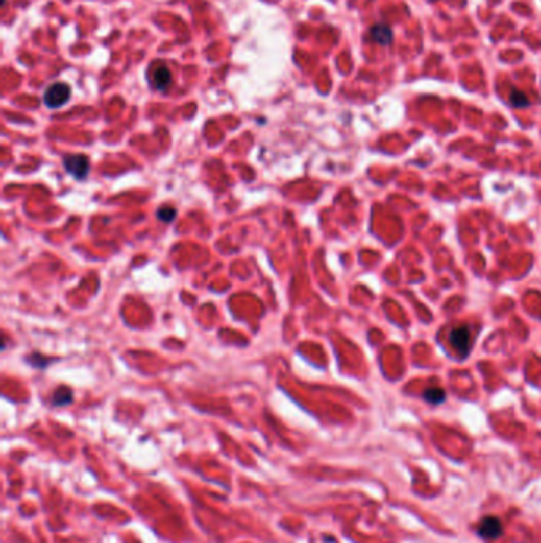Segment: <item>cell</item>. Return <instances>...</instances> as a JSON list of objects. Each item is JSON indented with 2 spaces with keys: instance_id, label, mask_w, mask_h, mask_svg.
I'll return each mask as SVG.
<instances>
[{
  "instance_id": "obj_10",
  "label": "cell",
  "mask_w": 541,
  "mask_h": 543,
  "mask_svg": "<svg viewBox=\"0 0 541 543\" xmlns=\"http://www.w3.org/2000/svg\"><path fill=\"white\" fill-rule=\"evenodd\" d=\"M175 216H177V211H175V208H171V207H162L157 211V218L164 223H171Z\"/></svg>"
},
{
  "instance_id": "obj_9",
  "label": "cell",
  "mask_w": 541,
  "mask_h": 543,
  "mask_svg": "<svg viewBox=\"0 0 541 543\" xmlns=\"http://www.w3.org/2000/svg\"><path fill=\"white\" fill-rule=\"evenodd\" d=\"M509 102H511V105L516 107V108H524V107H527V105L530 104L529 97L525 96L522 91H518V89L511 91V94H509Z\"/></svg>"
},
{
  "instance_id": "obj_6",
  "label": "cell",
  "mask_w": 541,
  "mask_h": 543,
  "mask_svg": "<svg viewBox=\"0 0 541 543\" xmlns=\"http://www.w3.org/2000/svg\"><path fill=\"white\" fill-rule=\"evenodd\" d=\"M370 37H372L373 41L378 43V45L386 46V45H390V43H392L394 34H392V29H390L387 24L379 22V24L372 26V29H370Z\"/></svg>"
},
{
  "instance_id": "obj_1",
  "label": "cell",
  "mask_w": 541,
  "mask_h": 543,
  "mask_svg": "<svg viewBox=\"0 0 541 543\" xmlns=\"http://www.w3.org/2000/svg\"><path fill=\"white\" fill-rule=\"evenodd\" d=\"M503 531H505V526L502 520L495 515L481 518L476 526V534L484 540H497L503 535Z\"/></svg>"
},
{
  "instance_id": "obj_2",
  "label": "cell",
  "mask_w": 541,
  "mask_h": 543,
  "mask_svg": "<svg viewBox=\"0 0 541 543\" xmlns=\"http://www.w3.org/2000/svg\"><path fill=\"white\" fill-rule=\"evenodd\" d=\"M70 96H71V91H70L68 84H65V83H54L45 91L43 100H45L46 107L59 108V107L65 105L67 102L70 100Z\"/></svg>"
},
{
  "instance_id": "obj_11",
  "label": "cell",
  "mask_w": 541,
  "mask_h": 543,
  "mask_svg": "<svg viewBox=\"0 0 541 543\" xmlns=\"http://www.w3.org/2000/svg\"><path fill=\"white\" fill-rule=\"evenodd\" d=\"M432 2H435V0H432Z\"/></svg>"
},
{
  "instance_id": "obj_3",
  "label": "cell",
  "mask_w": 541,
  "mask_h": 543,
  "mask_svg": "<svg viewBox=\"0 0 541 543\" xmlns=\"http://www.w3.org/2000/svg\"><path fill=\"white\" fill-rule=\"evenodd\" d=\"M148 78L150 83L154 89L157 91H165L167 87L171 84V72L170 68L162 64V62H156L151 65L150 72H148Z\"/></svg>"
},
{
  "instance_id": "obj_7",
  "label": "cell",
  "mask_w": 541,
  "mask_h": 543,
  "mask_svg": "<svg viewBox=\"0 0 541 543\" xmlns=\"http://www.w3.org/2000/svg\"><path fill=\"white\" fill-rule=\"evenodd\" d=\"M71 400H73V394H71V389H68L67 386L57 388L53 394V399H51L54 407L68 405V404H71Z\"/></svg>"
},
{
  "instance_id": "obj_4",
  "label": "cell",
  "mask_w": 541,
  "mask_h": 543,
  "mask_svg": "<svg viewBox=\"0 0 541 543\" xmlns=\"http://www.w3.org/2000/svg\"><path fill=\"white\" fill-rule=\"evenodd\" d=\"M64 167L65 170L78 180H84L89 173V159L83 154H71L64 159Z\"/></svg>"
},
{
  "instance_id": "obj_8",
  "label": "cell",
  "mask_w": 541,
  "mask_h": 543,
  "mask_svg": "<svg viewBox=\"0 0 541 543\" xmlns=\"http://www.w3.org/2000/svg\"><path fill=\"white\" fill-rule=\"evenodd\" d=\"M422 395H424V400L432 405H440L446 400V392L441 388H427Z\"/></svg>"
},
{
  "instance_id": "obj_5",
  "label": "cell",
  "mask_w": 541,
  "mask_h": 543,
  "mask_svg": "<svg viewBox=\"0 0 541 543\" xmlns=\"http://www.w3.org/2000/svg\"><path fill=\"white\" fill-rule=\"evenodd\" d=\"M449 340H451V345L456 348V351L459 355H462V356L469 355L470 346H472V334H470V329L466 326H460V327L452 329L451 334H449Z\"/></svg>"
}]
</instances>
